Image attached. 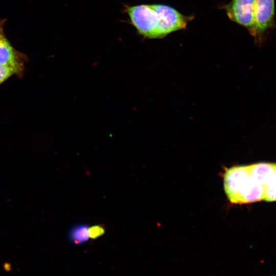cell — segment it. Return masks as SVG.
Listing matches in <instances>:
<instances>
[{"mask_svg":"<svg viewBox=\"0 0 276 276\" xmlns=\"http://www.w3.org/2000/svg\"><path fill=\"white\" fill-rule=\"evenodd\" d=\"M225 193L233 204H247L263 199L260 183L254 176L250 165L231 167L223 174Z\"/></svg>","mask_w":276,"mask_h":276,"instance_id":"6da1fadb","label":"cell"},{"mask_svg":"<svg viewBox=\"0 0 276 276\" xmlns=\"http://www.w3.org/2000/svg\"><path fill=\"white\" fill-rule=\"evenodd\" d=\"M127 12L131 24L139 33L149 38H158V16L151 5L128 7Z\"/></svg>","mask_w":276,"mask_h":276,"instance_id":"7a4b0ae2","label":"cell"},{"mask_svg":"<svg viewBox=\"0 0 276 276\" xmlns=\"http://www.w3.org/2000/svg\"><path fill=\"white\" fill-rule=\"evenodd\" d=\"M275 0H255V42L261 45L268 31L274 27Z\"/></svg>","mask_w":276,"mask_h":276,"instance_id":"3957f363","label":"cell"},{"mask_svg":"<svg viewBox=\"0 0 276 276\" xmlns=\"http://www.w3.org/2000/svg\"><path fill=\"white\" fill-rule=\"evenodd\" d=\"M158 16V38L174 31L185 29L192 16L182 15L175 9L164 5H151Z\"/></svg>","mask_w":276,"mask_h":276,"instance_id":"277c9868","label":"cell"},{"mask_svg":"<svg viewBox=\"0 0 276 276\" xmlns=\"http://www.w3.org/2000/svg\"><path fill=\"white\" fill-rule=\"evenodd\" d=\"M254 176L261 185L263 200L276 201V163L261 162L250 165Z\"/></svg>","mask_w":276,"mask_h":276,"instance_id":"5b68a950","label":"cell"},{"mask_svg":"<svg viewBox=\"0 0 276 276\" xmlns=\"http://www.w3.org/2000/svg\"><path fill=\"white\" fill-rule=\"evenodd\" d=\"M228 18L244 27L253 36L255 0H232L225 7Z\"/></svg>","mask_w":276,"mask_h":276,"instance_id":"8992f818","label":"cell"},{"mask_svg":"<svg viewBox=\"0 0 276 276\" xmlns=\"http://www.w3.org/2000/svg\"><path fill=\"white\" fill-rule=\"evenodd\" d=\"M4 20H0V65L22 67L24 57L11 45L4 32Z\"/></svg>","mask_w":276,"mask_h":276,"instance_id":"52a82bcc","label":"cell"},{"mask_svg":"<svg viewBox=\"0 0 276 276\" xmlns=\"http://www.w3.org/2000/svg\"><path fill=\"white\" fill-rule=\"evenodd\" d=\"M71 240L76 244H81L89 238L88 227L86 225H78L73 227L70 234Z\"/></svg>","mask_w":276,"mask_h":276,"instance_id":"ba28073f","label":"cell"},{"mask_svg":"<svg viewBox=\"0 0 276 276\" xmlns=\"http://www.w3.org/2000/svg\"><path fill=\"white\" fill-rule=\"evenodd\" d=\"M22 70L20 66L0 65V84L11 76L19 73Z\"/></svg>","mask_w":276,"mask_h":276,"instance_id":"9c48e42d","label":"cell"},{"mask_svg":"<svg viewBox=\"0 0 276 276\" xmlns=\"http://www.w3.org/2000/svg\"><path fill=\"white\" fill-rule=\"evenodd\" d=\"M105 229L102 225H95L88 228L89 238L96 239L103 235Z\"/></svg>","mask_w":276,"mask_h":276,"instance_id":"30bf717a","label":"cell"}]
</instances>
